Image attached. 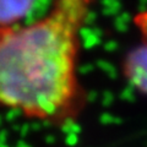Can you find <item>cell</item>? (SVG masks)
I'll return each instance as SVG.
<instances>
[{"label": "cell", "instance_id": "3957f363", "mask_svg": "<svg viewBox=\"0 0 147 147\" xmlns=\"http://www.w3.org/2000/svg\"><path fill=\"white\" fill-rule=\"evenodd\" d=\"M37 1L38 0H0V30L27 22Z\"/></svg>", "mask_w": 147, "mask_h": 147}, {"label": "cell", "instance_id": "277c9868", "mask_svg": "<svg viewBox=\"0 0 147 147\" xmlns=\"http://www.w3.org/2000/svg\"><path fill=\"white\" fill-rule=\"evenodd\" d=\"M132 24L140 32L141 37L145 39V43L147 44V9L135 13L132 17Z\"/></svg>", "mask_w": 147, "mask_h": 147}, {"label": "cell", "instance_id": "7a4b0ae2", "mask_svg": "<svg viewBox=\"0 0 147 147\" xmlns=\"http://www.w3.org/2000/svg\"><path fill=\"white\" fill-rule=\"evenodd\" d=\"M126 80L137 90L147 93V44L131 50L123 64Z\"/></svg>", "mask_w": 147, "mask_h": 147}, {"label": "cell", "instance_id": "6da1fadb", "mask_svg": "<svg viewBox=\"0 0 147 147\" xmlns=\"http://www.w3.org/2000/svg\"><path fill=\"white\" fill-rule=\"evenodd\" d=\"M97 0H50L44 13L0 30V109L54 127L81 118L82 34Z\"/></svg>", "mask_w": 147, "mask_h": 147}]
</instances>
